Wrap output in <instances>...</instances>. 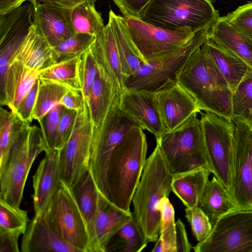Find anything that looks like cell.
<instances>
[{
    "label": "cell",
    "instance_id": "obj_16",
    "mask_svg": "<svg viewBox=\"0 0 252 252\" xmlns=\"http://www.w3.org/2000/svg\"><path fill=\"white\" fill-rule=\"evenodd\" d=\"M154 94L166 133L176 129L201 112L194 98L178 82Z\"/></svg>",
    "mask_w": 252,
    "mask_h": 252
},
{
    "label": "cell",
    "instance_id": "obj_4",
    "mask_svg": "<svg viewBox=\"0 0 252 252\" xmlns=\"http://www.w3.org/2000/svg\"><path fill=\"white\" fill-rule=\"evenodd\" d=\"M45 151L40 127L24 123L5 167L0 173V198L20 207L31 168L37 157Z\"/></svg>",
    "mask_w": 252,
    "mask_h": 252
},
{
    "label": "cell",
    "instance_id": "obj_49",
    "mask_svg": "<svg viewBox=\"0 0 252 252\" xmlns=\"http://www.w3.org/2000/svg\"><path fill=\"white\" fill-rule=\"evenodd\" d=\"M19 232L0 230V252H19Z\"/></svg>",
    "mask_w": 252,
    "mask_h": 252
},
{
    "label": "cell",
    "instance_id": "obj_19",
    "mask_svg": "<svg viewBox=\"0 0 252 252\" xmlns=\"http://www.w3.org/2000/svg\"><path fill=\"white\" fill-rule=\"evenodd\" d=\"M45 153L32 178L34 216L44 213L62 181L59 150L53 149Z\"/></svg>",
    "mask_w": 252,
    "mask_h": 252
},
{
    "label": "cell",
    "instance_id": "obj_28",
    "mask_svg": "<svg viewBox=\"0 0 252 252\" xmlns=\"http://www.w3.org/2000/svg\"><path fill=\"white\" fill-rule=\"evenodd\" d=\"M118 93L120 92L112 80L97 65L96 77L87 103L94 128L98 127L104 119Z\"/></svg>",
    "mask_w": 252,
    "mask_h": 252
},
{
    "label": "cell",
    "instance_id": "obj_26",
    "mask_svg": "<svg viewBox=\"0 0 252 252\" xmlns=\"http://www.w3.org/2000/svg\"><path fill=\"white\" fill-rule=\"evenodd\" d=\"M210 173L209 170L200 168L173 175L171 191L186 208L200 207Z\"/></svg>",
    "mask_w": 252,
    "mask_h": 252
},
{
    "label": "cell",
    "instance_id": "obj_40",
    "mask_svg": "<svg viewBox=\"0 0 252 252\" xmlns=\"http://www.w3.org/2000/svg\"><path fill=\"white\" fill-rule=\"evenodd\" d=\"M29 219L28 212L0 198V230L26 232Z\"/></svg>",
    "mask_w": 252,
    "mask_h": 252
},
{
    "label": "cell",
    "instance_id": "obj_8",
    "mask_svg": "<svg viewBox=\"0 0 252 252\" xmlns=\"http://www.w3.org/2000/svg\"><path fill=\"white\" fill-rule=\"evenodd\" d=\"M208 29L195 32L185 44L170 53L143 63L134 74L125 80V89L155 92L177 82L178 73L191 54L208 39Z\"/></svg>",
    "mask_w": 252,
    "mask_h": 252
},
{
    "label": "cell",
    "instance_id": "obj_5",
    "mask_svg": "<svg viewBox=\"0 0 252 252\" xmlns=\"http://www.w3.org/2000/svg\"><path fill=\"white\" fill-rule=\"evenodd\" d=\"M219 17L210 0H152L139 19L170 31L195 32L209 28Z\"/></svg>",
    "mask_w": 252,
    "mask_h": 252
},
{
    "label": "cell",
    "instance_id": "obj_31",
    "mask_svg": "<svg viewBox=\"0 0 252 252\" xmlns=\"http://www.w3.org/2000/svg\"><path fill=\"white\" fill-rule=\"evenodd\" d=\"M200 207L212 225L221 217L237 210L229 193L215 176L207 184Z\"/></svg>",
    "mask_w": 252,
    "mask_h": 252
},
{
    "label": "cell",
    "instance_id": "obj_35",
    "mask_svg": "<svg viewBox=\"0 0 252 252\" xmlns=\"http://www.w3.org/2000/svg\"><path fill=\"white\" fill-rule=\"evenodd\" d=\"M158 209L160 213L159 237L152 252H176V230L174 208L168 198H163Z\"/></svg>",
    "mask_w": 252,
    "mask_h": 252
},
{
    "label": "cell",
    "instance_id": "obj_14",
    "mask_svg": "<svg viewBox=\"0 0 252 252\" xmlns=\"http://www.w3.org/2000/svg\"><path fill=\"white\" fill-rule=\"evenodd\" d=\"M235 125L230 196L237 210L252 209V125L232 120Z\"/></svg>",
    "mask_w": 252,
    "mask_h": 252
},
{
    "label": "cell",
    "instance_id": "obj_52",
    "mask_svg": "<svg viewBox=\"0 0 252 252\" xmlns=\"http://www.w3.org/2000/svg\"><path fill=\"white\" fill-rule=\"evenodd\" d=\"M30 0H0V14L7 13Z\"/></svg>",
    "mask_w": 252,
    "mask_h": 252
},
{
    "label": "cell",
    "instance_id": "obj_45",
    "mask_svg": "<svg viewBox=\"0 0 252 252\" xmlns=\"http://www.w3.org/2000/svg\"><path fill=\"white\" fill-rule=\"evenodd\" d=\"M78 111L63 108L59 121L55 149L61 150L73 129Z\"/></svg>",
    "mask_w": 252,
    "mask_h": 252
},
{
    "label": "cell",
    "instance_id": "obj_6",
    "mask_svg": "<svg viewBox=\"0 0 252 252\" xmlns=\"http://www.w3.org/2000/svg\"><path fill=\"white\" fill-rule=\"evenodd\" d=\"M156 141L173 175L200 168L211 172L202 125L197 114L176 129L165 133Z\"/></svg>",
    "mask_w": 252,
    "mask_h": 252
},
{
    "label": "cell",
    "instance_id": "obj_15",
    "mask_svg": "<svg viewBox=\"0 0 252 252\" xmlns=\"http://www.w3.org/2000/svg\"><path fill=\"white\" fill-rule=\"evenodd\" d=\"M33 6L23 4L0 14V74L6 75L10 64L27 38L34 25Z\"/></svg>",
    "mask_w": 252,
    "mask_h": 252
},
{
    "label": "cell",
    "instance_id": "obj_39",
    "mask_svg": "<svg viewBox=\"0 0 252 252\" xmlns=\"http://www.w3.org/2000/svg\"><path fill=\"white\" fill-rule=\"evenodd\" d=\"M232 120L252 125V68L232 93Z\"/></svg>",
    "mask_w": 252,
    "mask_h": 252
},
{
    "label": "cell",
    "instance_id": "obj_17",
    "mask_svg": "<svg viewBox=\"0 0 252 252\" xmlns=\"http://www.w3.org/2000/svg\"><path fill=\"white\" fill-rule=\"evenodd\" d=\"M119 105L124 112L140 127L153 134L156 140L166 133L154 92L125 89L120 93Z\"/></svg>",
    "mask_w": 252,
    "mask_h": 252
},
{
    "label": "cell",
    "instance_id": "obj_9",
    "mask_svg": "<svg viewBox=\"0 0 252 252\" xmlns=\"http://www.w3.org/2000/svg\"><path fill=\"white\" fill-rule=\"evenodd\" d=\"M200 114L205 150L211 173L230 195L235 125L231 120L212 112L201 111Z\"/></svg>",
    "mask_w": 252,
    "mask_h": 252
},
{
    "label": "cell",
    "instance_id": "obj_3",
    "mask_svg": "<svg viewBox=\"0 0 252 252\" xmlns=\"http://www.w3.org/2000/svg\"><path fill=\"white\" fill-rule=\"evenodd\" d=\"M173 174L170 172L159 145L146 159L139 182L133 194V215L148 242L159 237L161 200L168 198L171 191Z\"/></svg>",
    "mask_w": 252,
    "mask_h": 252
},
{
    "label": "cell",
    "instance_id": "obj_2",
    "mask_svg": "<svg viewBox=\"0 0 252 252\" xmlns=\"http://www.w3.org/2000/svg\"><path fill=\"white\" fill-rule=\"evenodd\" d=\"M143 130L136 126L126 136L113 151L107 167V199L127 212L147 159L148 143Z\"/></svg>",
    "mask_w": 252,
    "mask_h": 252
},
{
    "label": "cell",
    "instance_id": "obj_48",
    "mask_svg": "<svg viewBox=\"0 0 252 252\" xmlns=\"http://www.w3.org/2000/svg\"><path fill=\"white\" fill-rule=\"evenodd\" d=\"M85 102L81 91L68 89L60 103L65 108L79 111L84 108Z\"/></svg>",
    "mask_w": 252,
    "mask_h": 252
},
{
    "label": "cell",
    "instance_id": "obj_43",
    "mask_svg": "<svg viewBox=\"0 0 252 252\" xmlns=\"http://www.w3.org/2000/svg\"><path fill=\"white\" fill-rule=\"evenodd\" d=\"M185 213L196 240L198 243L204 241L210 234L213 227L208 216L199 206L186 208Z\"/></svg>",
    "mask_w": 252,
    "mask_h": 252
},
{
    "label": "cell",
    "instance_id": "obj_41",
    "mask_svg": "<svg viewBox=\"0 0 252 252\" xmlns=\"http://www.w3.org/2000/svg\"><path fill=\"white\" fill-rule=\"evenodd\" d=\"M97 64L90 48L80 57L78 63V74L81 91L85 100L89 101L93 84L96 77Z\"/></svg>",
    "mask_w": 252,
    "mask_h": 252
},
{
    "label": "cell",
    "instance_id": "obj_23",
    "mask_svg": "<svg viewBox=\"0 0 252 252\" xmlns=\"http://www.w3.org/2000/svg\"><path fill=\"white\" fill-rule=\"evenodd\" d=\"M84 219L89 238V252H94L95 222L98 209L100 191L89 168L71 188Z\"/></svg>",
    "mask_w": 252,
    "mask_h": 252
},
{
    "label": "cell",
    "instance_id": "obj_36",
    "mask_svg": "<svg viewBox=\"0 0 252 252\" xmlns=\"http://www.w3.org/2000/svg\"><path fill=\"white\" fill-rule=\"evenodd\" d=\"M95 38L86 33H75L51 48L47 67L81 56L91 47Z\"/></svg>",
    "mask_w": 252,
    "mask_h": 252
},
{
    "label": "cell",
    "instance_id": "obj_29",
    "mask_svg": "<svg viewBox=\"0 0 252 252\" xmlns=\"http://www.w3.org/2000/svg\"><path fill=\"white\" fill-rule=\"evenodd\" d=\"M110 23L117 44L122 72L125 80L134 74L143 61L137 53L129 36L123 16L109 12Z\"/></svg>",
    "mask_w": 252,
    "mask_h": 252
},
{
    "label": "cell",
    "instance_id": "obj_32",
    "mask_svg": "<svg viewBox=\"0 0 252 252\" xmlns=\"http://www.w3.org/2000/svg\"><path fill=\"white\" fill-rule=\"evenodd\" d=\"M132 218L110 239L106 252H140L148 241L133 213Z\"/></svg>",
    "mask_w": 252,
    "mask_h": 252
},
{
    "label": "cell",
    "instance_id": "obj_13",
    "mask_svg": "<svg viewBox=\"0 0 252 252\" xmlns=\"http://www.w3.org/2000/svg\"><path fill=\"white\" fill-rule=\"evenodd\" d=\"M123 17L129 36L143 63L177 50L185 44L195 33L191 31H170L139 18Z\"/></svg>",
    "mask_w": 252,
    "mask_h": 252
},
{
    "label": "cell",
    "instance_id": "obj_46",
    "mask_svg": "<svg viewBox=\"0 0 252 252\" xmlns=\"http://www.w3.org/2000/svg\"><path fill=\"white\" fill-rule=\"evenodd\" d=\"M39 81L38 78L15 113L24 123L30 124L32 121V112L37 99Z\"/></svg>",
    "mask_w": 252,
    "mask_h": 252
},
{
    "label": "cell",
    "instance_id": "obj_20",
    "mask_svg": "<svg viewBox=\"0 0 252 252\" xmlns=\"http://www.w3.org/2000/svg\"><path fill=\"white\" fill-rule=\"evenodd\" d=\"M22 252H80L60 237L43 215L34 216L23 235Z\"/></svg>",
    "mask_w": 252,
    "mask_h": 252
},
{
    "label": "cell",
    "instance_id": "obj_12",
    "mask_svg": "<svg viewBox=\"0 0 252 252\" xmlns=\"http://www.w3.org/2000/svg\"><path fill=\"white\" fill-rule=\"evenodd\" d=\"M93 130L89 106L85 102L84 108L77 112L69 138L59 150L61 179L71 188L89 168Z\"/></svg>",
    "mask_w": 252,
    "mask_h": 252
},
{
    "label": "cell",
    "instance_id": "obj_42",
    "mask_svg": "<svg viewBox=\"0 0 252 252\" xmlns=\"http://www.w3.org/2000/svg\"><path fill=\"white\" fill-rule=\"evenodd\" d=\"M64 107L59 104L38 121L43 137L46 151L55 149L59 121Z\"/></svg>",
    "mask_w": 252,
    "mask_h": 252
},
{
    "label": "cell",
    "instance_id": "obj_11",
    "mask_svg": "<svg viewBox=\"0 0 252 252\" xmlns=\"http://www.w3.org/2000/svg\"><path fill=\"white\" fill-rule=\"evenodd\" d=\"M195 252H252V209L235 210L218 219Z\"/></svg>",
    "mask_w": 252,
    "mask_h": 252
},
{
    "label": "cell",
    "instance_id": "obj_22",
    "mask_svg": "<svg viewBox=\"0 0 252 252\" xmlns=\"http://www.w3.org/2000/svg\"><path fill=\"white\" fill-rule=\"evenodd\" d=\"M132 217V212L117 207L100 192L94 227V252H106L110 239Z\"/></svg>",
    "mask_w": 252,
    "mask_h": 252
},
{
    "label": "cell",
    "instance_id": "obj_37",
    "mask_svg": "<svg viewBox=\"0 0 252 252\" xmlns=\"http://www.w3.org/2000/svg\"><path fill=\"white\" fill-rule=\"evenodd\" d=\"M39 79V78H38ZM39 88L32 118L37 121L42 119L60 101L68 88L49 80L39 79Z\"/></svg>",
    "mask_w": 252,
    "mask_h": 252
},
{
    "label": "cell",
    "instance_id": "obj_38",
    "mask_svg": "<svg viewBox=\"0 0 252 252\" xmlns=\"http://www.w3.org/2000/svg\"><path fill=\"white\" fill-rule=\"evenodd\" d=\"M80 57L54 64L40 71L38 78L62 84L68 89L81 91L78 74Z\"/></svg>",
    "mask_w": 252,
    "mask_h": 252
},
{
    "label": "cell",
    "instance_id": "obj_50",
    "mask_svg": "<svg viewBox=\"0 0 252 252\" xmlns=\"http://www.w3.org/2000/svg\"><path fill=\"white\" fill-rule=\"evenodd\" d=\"M176 252H189L193 249L189 243L184 224L180 219L176 221Z\"/></svg>",
    "mask_w": 252,
    "mask_h": 252
},
{
    "label": "cell",
    "instance_id": "obj_34",
    "mask_svg": "<svg viewBox=\"0 0 252 252\" xmlns=\"http://www.w3.org/2000/svg\"><path fill=\"white\" fill-rule=\"evenodd\" d=\"M23 122L13 112L0 108V173L5 167L11 150Z\"/></svg>",
    "mask_w": 252,
    "mask_h": 252
},
{
    "label": "cell",
    "instance_id": "obj_1",
    "mask_svg": "<svg viewBox=\"0 0 252 252\" xmlns=\"http://www.w3.org/2000/svg\"><path fill=\"white\" fill-rule=\"evenodd\" d=\"M201 47L193 52L179 72L177 81L194 98L201 111L212 112L232 120V91Z\"/></svg>",
    "mask_w": 252,
    "mask_h": 252
},
{
    "label": "cell",
    "instance_id": "obj_44",
    "mask_svg": "<svg viewBox=\"0 0 252 252\" xmlns=\"http://www.w3.org/2000/svg\"><path fill=\"white\" fill-rule=\"evenodd\" d=\"M225 17L231 25L252 42V2L238 7Z\"/></svg>",
    "mask_w": 252,
    "mask_h": 252
},
{
    "label": "cell",
    "instance_id": "obj_21",
    "mask_svg": "<svg viewBox=\"0 0 252 252\" xmlns=\"http://www.w3.org/2000/svg\"><path fill=\"white\" fill-rule=\"evenodd\" d=\"M90 48L97 65L112 80L119 92L125 90L117 44L109 22Z\"/></svg>",
    "mask_w": 252,
    "mask_h": 252
},
{
    "label": "cell",
    "instance_id": "obj_51",
    "mask_svg": "<svg viewBox=\"0 0 252 252\" xmlns=\"http://www.w3.org/2000/svg\"><path fill=\"white\" fill-rule=\"evenodd\" d=\"M97 0H30L33 7L42 3H49L61 7L72 8L78 4L87 1L95 2Z\"/></svg>",
    "mask_w": 252,
    "mask_h": 252
},
{
    "label": "cell",
    "instance_id": "obj_7",
    "mask_svg": "<svg viewBox=\"0 0 252 252\" xmlns=\"http://www.w3.org/2000/svg\"><path fill=\"white\" fill-rule=\"evenodd\" d=\"M120 93L116 95L101 124L97 128H94L92 137L89 168L99 191L106 198V174L111 156L126 136L133 128L139 126L121 109Z\"/></svg>",
    "mask_w": 252,
    "mask_h": 252
},
{
    "label": "cell",
    "instance_id": "obj_33",
    "mask_svg": "<svg viewBox=\"0 0 252 252\" xmlns=\"http://www.w3.org/2000/svg\"><path fill=\"white\" fill-rule=\"evenodd\" d=\"M94 3L87 1L72 8L71 20L75 33H86L96 37L103 32L105 25Z\"/></svg>",
    "mask_w": 252,
    "mask_h": 252
},
{
    "label": "cell",
    "instance_id": "obj_30",
    "mask_svg": "<svg viewBox=\"0 0 252 252\" xmlns=\"http://www.w3.org/2000/svg\"><path fill=\"white\" fill-rule=\"evenodd\" d=\"M51 48L34 24L14 60L39 72L48 66Z\"/></svg>",
    "mask_w": 252,
    "mask_h": 252
},
{
    "label": "cell",
    "instance_id": "obj_24",
    "mask_svg": "<svg viewBox=\"0 0 252 252\" xmlns=\"http://www.w3.org/2000/svg\"><path fill=\"white\" fill-rule=\"evenodd\" d=\"M38 71L14 60L8 70L4 94L0 99L1 106H6L15 113L38 78Z\"/></svg>",
    "mask_w": 252,
    "mask_h": 252
},
{
    "label": "cell",
    "instance_id": "obj_18",
    "mask_svg": "<svg viewBox=\"0 0 252 252\" xmlns=\"http://www.w3.org/2000/svg\"><path fill=\"white\" fill-rule=\"evenodd\" d=\"M71 12L72 8L49 3H40L33 7V24L52 48L75 33Z\"/></svg>",
    "mask_w": 252,
    "mask_h": 252
},
{
    "label": "cell",
    "instance_id": "obj_10",
    "mask_svg": "<svg viewBox=\"0 0 252 252\" xmlns=\"http://www.w3.org/2000/svg\"><path fill=\"white\" fill-rule=\"evenodd\" d=\"M43 215L63 240L80 252H89V238L84 219L71 187L62 180Z\"/></svg>",
    "mask_w": 252,
    "mask_h": 252
},
{
    "label": "cell",
    "instance_id": "obj_27",
    "mask_svg": "<svg viewBox=\"0 0 252 252\" xmlns=\"http://www.w3.org/2000/svg\"><path fill=\"white\" fill-rule=\"evenodd\" d=\"M201 48L212 59L233 93L249 70V66L235 54L208 38Z\"/></svg>",
    "mask_w": 252,
    "mask_h": 252
},
{
    "label": "cell",
    "instance_id": "obj_47",
    "mask_svg": "<svg viewBox=\"0 0 252 252\" xmlns=\"http://www.w3.org/2000/svg\"><path fill=\"white\" fill-rule=\"evenodd\" d=\"M125 17L140 18L152 0H112Z\"/></svg>",
    "mask_w": 252,
    "mask_h": 252
},
{
    "label": "cell",
    "instance_id": "obj_25",
    "mask_svg": "<svg viewBox=\"0 0 252 252\" xmlns=\"http://www.w3.org/2000/svg\"><path fill=\"white\" fill-rule=\"evenodd\" d=\"M208 38L227 49L252 68V42L230 24L225 16L219 17L209 28Z\"/></svg>",
    "mask_w": 252,
    "mask_h": 252
}]
</instances>
